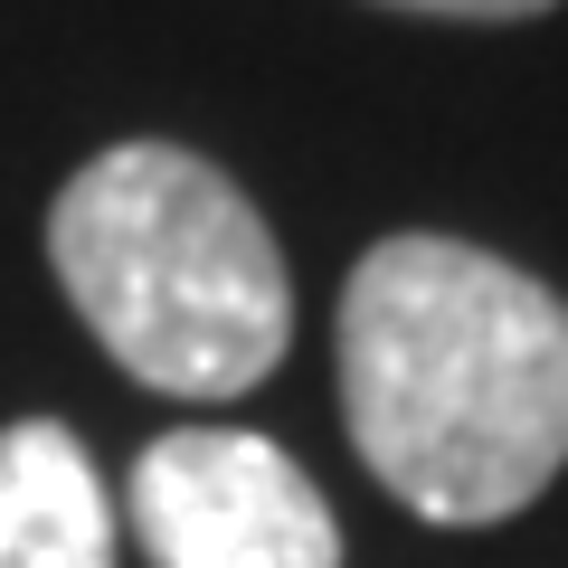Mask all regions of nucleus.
Returning <instances> with one entry per match:
<instances>
[{
    "label": "nucleus",
    "mask_w": 568,
    "mask_h": 568,
    "mask_svg": "<svg viewBox=\"0 0 568 568\" xmlns=\"http://www.w3.org/2000/svg\"><path fill=\"white\" fill-rule=\"evenodd\" d=\"M342 417L426 521H511L568 465V304L455 237H388L342 294Z\"/></svg>",
    "instance_id": "1"
},
{
    "label": "nucleus",
    "mask_w": 568,
    "mask_h": 568,
    "mask_svg": "<svg viewBox=\"0 0 568 568\" xmlns=\"http://www.w3.org/2000/svg\"><path fill=\"white\" fill-rule=\"evenodd\" d=\"M67 304L142 388L246 398L284 361L294 284L246 190L181 142H114L48 209Z\"/></svg>",
    "instance_id": "2"
},
{
    "label": "nucleus",
    "mask_w": 568,
    "mask_h": 568,
    "mask_svg": "<svg viewBox=\"0 0 568 568\" xmlns=\"http://www.w3.org/2000/svg\"><path fill=\"white\" fill-rule=\"evenodd\" d=\"M123 511L152 568H342L313 474L246 426H181L142 446Z\"/></svg>",
    "instance_id": "3"
},
{
    "label": "nucleus",
    "mask_w": 568,
    "mask_h": 568,
    "mask_svg": "<svg viewBox=\"0 0 568 568\" xmlns=\"http://www.w3.org/2000/svg\"><path fill=\"white\" fill-rule=\"evenodd\" d=\"M0 568H114V503L58 417L0 426Z\"/></svg>",
    "instance_id": "4"
},
{
    "label": "nucleus",
    "mask_w": 568,
    "mask_h": 568,
    "mask_svg": "<svg viewBox=\"0 0 568 568\" xmlns=\"http://www.w3.org/2000/svg\"><path fill=\"white\" fill-rule=\"evenodd\" d=\"M388 10H426V20H530L549 0H388Z\"/></svg>",
    "instance_id": "5"
}]
</instances>
